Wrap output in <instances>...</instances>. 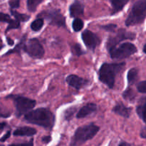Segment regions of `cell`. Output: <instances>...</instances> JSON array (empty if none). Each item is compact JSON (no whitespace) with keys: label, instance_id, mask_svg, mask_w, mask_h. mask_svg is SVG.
<instances>
[{"label":"cell","instance_id":"cell-1","mask_svg":"<svg viewBox=\"0 0 146 146\" xmlns=\"http://www.w3.org/2000/svg\"><path fill=\"white\" fill-rule=\"evenodd\" d=\"M24 120L29 123L37 125L47 130H51L55 124V115L49 109L39 108L24 114Z\"/></svg>","mask_w":146,"mask_h":146},{"label":"cell","instance_id":"cell-2","mask_svg":"<svg viewBox=\"0 0 146 146\" xmlns=\"http://www.w3.org/2000/svg\"><path fill=\"white\" fill-rule=\"evenodd\" d=\"M125 63H104L99 69V80L109 88H113L115 85V76L125 67Z\"/></svg>","mask_w":146,"mask_h":146},{"label":"cell","instance_id":"cell-3","mask_svg":"<svg viewBox=\"0 0 146 146\" xmlns=\"http://www.w3.org/2000/svg\"><path fill=\"white\" fill-rule=\"evenodd\" d=\"M99 130V127L94 123H90L88 125L79 127L75 131L71 145H78L84 144V143L95 137Z\"/></svg>","mask_w":146,"mask_h":146},{"label":"cell","instance_id":"cell-4","mask_svg":"<svg viewBox=\"0 0 146 146\" xmlns=\"http://www.w3.org/2000/svg\"><path fill=\"white\" fill-rule=\"evenodd\" d=\"M146 18V0H138L135 3L125 20L126 27L143 24Z\"/></svg>","mask_w":146,"mask_h":146},{"label":"cell","instance_id":"cell-5","mask_svg":"<svg viewBox=\"0 0 146 146\" xmlns=\"http://www.w3.org/2000/svg\"><path fill=\"white\" fill-rule=\"evenodd\" d=\"M7 98H11L14 101L16 108V115L17 117H20L28 113L32 110L36 104L35 100L27 98L23 96L9 95Z\"/></svg>","mask_w":146,"mask_h":146},{"label":"cell","instance_id":"cell-6","mask_svg":"<svg viewBox=\"0 0 146 146\" xmlns=\"http://www.w3.org/2000/svg\"><path fill=\"white\" fill-rule=\"evenodd\" d=\"M138 51L137 47L134 44L125 42L121 44L118 47L115 46L109 51L111 58L113 59H123L128 58Z\"/></svg>","mask_w":146,"mask_h":146},{"label":"cell","instance_id":"cell-7","mask_svg":"<svg viewBox=\"0 0 146 146\" xmlns=\"http://www.w3.org/2000/svg\"><path fill=\"white\" fill-rule=\"evenodd\" d=\"M23 51L27 53L29 56L34 58H41L44 56V47L37 38H33L25 42Z\"/></svg>","mask_w":146,"mask_h":146},{"label":"cell","instance_id":"cell-8","mask_svg":"<svg viewBox=\"0 0 146 146\" xmlns=\"http://www.w3.org/2000/svg\"><path fill=\"white\" fill-rule=\"evenodd\" d=\"M135 36H136V34L135 33L128 31L124 29H120L115 35L109 37L108 40L107 41V49L109 51L112 48H115L121 41L128 39L134 40L135 38Z\"/></svg>","mask_w":146,"mask_h":146},{"label":"cell","instance_id":"cell-9","mask_svg":"<svg viewBox=\"0 0 146 146\" xmlns=\"http://www.w3.org/2000/svg\"><path fill=\"white\" fill-rule=\"evenodd\" d=\"M42 15L48 20L49 24L58 27H66V19L58 9H50L47 11H43Z\"/></svg>","mask_w":146,"mask_h":146},{"label":"cell","instance_id":"cell-10","mask_svg":"<svg viewBox=\"0 0 146 146\" xmlns=\"http://www.w3.org/2000/svg\"><path fill=\"white\" fill-rule=\"evenodd\" d=\"M81 38L86 46L91 51H94L95 48L101 44V39L99 37L88 29H86L84 32H82Z\"/></svg>","mask_w":146,"mask_h":146},{"label":"cell","instance_id":"cell-11","mask_svg":"<svg viewBox=\"0 0 146 146\" xmlns=\"http://www.w3.org/2000/svg\"><path fill=\"white\" fill-rule=\"evenodd\" d=\"M66 81L70 86L76 88V90H80L81 88H84L89 83L88 80L78 76L76 75H74V74H71V75L68 76L66 78Z\"/></svg>","mask_w":146,"mask_h":146},{"label":"cell","instance_id":"cell-12","mask_svg":"<svg viewBox=\"0 0 146 146\" xmlns=\"http://www.w3.org/2000/svg\"><path fill=\"white\" fill-rule=\"evenodd\" d=\"M84 13V4L80 1L76 0L69 7V14L72 18H78Z\"/></svg>","mask_w":146,"mask_h":146},{"label":"cell","instance_id":"cell-13","mask_svg":"<svg viewBox=\"0 0 146 146\" xmlns=\"http://www.w3.org/2000/svg\"><path fill=\"white\" fill-rule=\"evenodd\" d=\"M97 109H98V107H97L96 104H94V103H88V104L84 106L78 111V112L76 114V118H78V119L86 118L88 115L92 114L93 113L96 112Z\"/></svg>","mask_w":146,"mask_h":146},{"label":"cell","instance_id":"cell-14","mask_svg":"<svg viewBox=\"0 0 146 146\" xmlns=\"http://www.w3.org/2000/svg\"><path fill=\"white\" fill-rule=\"evenodd\" d=\"M132 108L127 107L124 105L123 103L119 102L113 107V112L117 115L122 116L123 118H128L130 117V115L131 113Z\"/></svg>","mask_w":146,"mask_h":146},{"label":"cell","instance_id":"cell-15","mask_svg":"<svg viewBox=\"0 0 146 146\" xmlns=\"http://www.w3.org/2000/svg\"><path fill=\"white\" fill-rule=\"evenodd\" d=\"M36 133V130L28 126L20 127L16 129L13 133L14 136H33Z\"/></svg>","mask_w":146,"mask_h":146},{"label":"cell","instance_id":"cell-16","mask_svg":"<svg viewBox=\"0 0 146 146\" xmlns=\"http://www.w3.org/2000/svg\"><path fill=\"white\" fill-rule=\"evenodd\" d=\"M130 0H111L112 6V12L111 14H117L119 11H122L123 7L126 5Z\"/></svg>","mask_w":146,"mask_h":146},{"label":"cell","instance_id":"cell-17","mask_svg":"<svg viewBox=\"0 0 146 146\" xmlns=\"http://www.w3.org/2000/svg\"><path fill=\"white\" fill-rule=\"evenodd\" d=\"M136 112L138 116L146 123V97L141 101L136 108Z\"/></svg>","mask_w":146,"mask_h":146},{"label":"cell","instance_id":"cell-18","mask_svg":"<svg viewBox=\"0 0 146 146\" xmlns=\"http://www.w3.org/2000/svg\"><path fill=\"white\" fill-rule=\"evenodd\" d=\"M138 70L136 68H133L128 71L127 74V80L129 84H134L138 80Z\"/></svg>","mask_w":146,"mask_h":146},{"label":"cell","instance_id":"cell-19","mask_svg":"<svg viewBox=\"0 0 146 146\" xmlns=\"http://www.w3.org/2000/svg\"><path fill=\"white\" fill-rule=\"evenodd\" d=\"M10 11H11V15L15 18V19H17L19 22H21V21L22 22H26V21H27L30 19V16L24 14H21V13L15 11L14 9H11Z\"/></svg>","mask_w":146,"mask_h":146},{"label":"cell","instance_id":"cell-20","mask_svg":"<svg viewBox=\"0 0 146 146\" xmlns=\"http://www.w3.org/2000/svg\"><path fill=\"white\" fill-rule=\"evenodd\" d=\"M26 36L27 35H24V36L22 37V38L21 39V41H19L18 44L14 47L13 49L10 50L6 54V55H9V54H14V53H17V54H20L21 50H23V48H24V45L26 42Z\"/></svg>","mask_w":146,"mask_h":146},{"label":"cell","instance_id":"cell-21","mask_svg":"<svg viewBox=\"0 0 146 146\" xmlns=\"http://www.w3.org/2000/svg\"><path fill=\"white\" fill-rule=\"evenodd\" d=\"M44 24V21L43 18H38L34 20L31 24V29L34 31H38L42 29Z\"/></svg>","mask_w":146,"mask_h":146},{"label":"cell","instance_id":"cell-22","mask_svg":"<svg viewBox=\"0 0 146 146\" xmlns=\"http://www.w3.org/2000/svg\"><path fill=\"white\" fill-rule=\"evenodd\" d=\"M43 1L44 0H27V9L30 12H34Z\"/></svg>","mask_w":146,"mask_h":146},{"label":"cell","instance_id":"cell-23","mask_svg":"<svg viewBox=\"0 0 146 146\" xmlns=\"http://www.w3.org/2000/svg\"><path fill=\"white\" fill-rule=\"evenodd\" d=\"M72 27L73 29L76 32L81 31V29L84 27V21L81 19L80 18H75L74 20L73 21L72 23Z\"/></svg>","mask_w":146,"mask_h":146},{"label":"cell","instance_id":"cell-24","mask_svg":"<svg viewBox=\"0 0 146 146\" xmlns=\"http://www.w3.org/2000/svg\"><path fill=\"white\" fill-rule=\"evenodd\" d=\"M71 52L74 55L77 56H80L85 54V52L83 51L81 45L78 44H74L71 46Z\"/></svg>","mask_w":146,"mask_h":146},{"label":"cell","instance_id":"cell-25","mask_svg":"<svg viewBox=\"0 0 146 146\" xmlns=\"http://www.w3.org/2000/svg\"><path fill=\"white\" fill-rule=\"evenodd\" d=\"M123 97L124 99L127 100L128 101H131L132 100H133L135 97V93L133 92V91L132 90V88H127L123 94Z\"/></svg>","mask_w":146,"mask_h":146},{"label":"cell","instance_id":"cell-26","mask_svg":"<svg viewBox=\"0 0 146 146\" xmlns=\"http://www.w3.org/2000/svg\"><path fill=\"white\" fill-rule=\"evenodd\" d=\"M76 111V107H71V108L66 110L65 112H64V118H65V119L66 121H70L72 118V117L74 116Z\"/></svg>","mask_w":146,"mask_h":146},{"label":"cell","instance_id":"cell-27","mask_svg":"<svg viewBox=\"0 0 146 146\" xmlns=\"http://www.w3.org/2000/svg\"><path fill=\"white\" fill-rule=\"evenodd\" d=\"M13 21H14V19H12L9 14L0 12V22H5L7 23L8 24H11Z\"/></svg>","mask_w":146,"mask_h":146},{"label":"cell","instance_id":"cell-28","mask_svg":"<svg viewBox=\"0 0 146 146\" xmlns=\"http://www.w3.org/2000/svg\"><path fill=\"white\" fill-rule=\"evenodd\" d=\"M20 27V22L17 21V19H14V21L11 23V24H8L7 29H6V32L11 29H19Z\"/></svg>","mask_w":146,"mask_h":146},{"label":"cell","instance_id":"cell-29","mask_svg":"<svg viewBox=\"0 0 146 146\" xmlns=\"http://www.w3.org/2000/svg\"><path fill=\"white\" fill-rule=\"evenodd\" d=\"M137 89L138 92L141 94H146V81H141L137 85Z\"/></svg>","mask_w":146,"mask_h":146},{"label":"cell","instance_id":"cell-30","mask_svg":"<svg viewBox=\"0 0 146 146\" xmlns=\"http://www.w3.org/2000/svg\"><path fill=\"white\" fill-rule=\"evenodd\" d=\"M101 29L106 30V31H114V30L117 28L116 24H106V25H103L101 26Z\"/></svg>","mask_w":146,"mask_h":146},{"label":"cell","instance_id":"cell-31","mask_svg":"<svg viewBox=\"0 0 146 146\" xmlns=\"http://www.w3.org/2000/svg\"><path fill=\"white\" fill-rule=\"evenodd\" d=\"M9 4L11 8V9H15L19 7L20 0H9Z\"/></svg>","mask_w":146,"mask_h":146},{"label":"cell","instance_id":"cell-32","mask_svg":"<svg viewBox=\"0 0 146 146\" xmlns=\"http://www.w3.org/2000/svg\"><path fill=\"white\" fill-rule=\"evenodd\" d=\"M10 135H11V131H7V132L6 133L5 135H4V136L1 137V138H0V142H2V143L5 142V141H7L8 138H9Z\"/></svg>","mask_w":146,"mask_h":146},{"label":"cell","instance_id":"cell-33","mask_svg":"<svg viewBox=\"0 0 146 146\" xmlns=\"http://www.w3.org/2000/svg\"><path fill=\"white\" fill-rule=\"evenodd\" d=\"M51 139H52V138H51V137L50 136V135H47V136L43 137L42 139H41V141H42L43 143L48 144L51 142Z\"/></svg>","mask_w":146,"mask_h":146},{"label":"cell","instance_id":"cell-34","mask_svg":"<svg viewBox=\"0 0 146 146\" xmlns=\"http://www.w3.org/2000/svg\"><path fill=\"white\" fill-rule=\"evenodd\" d=\"M10 116V113H9L7 112H4V111H1L0 110V118H9Z\"/></svg>","mask_w":146,"mask_h":146},{"label":"cell","instance_id":"cell-35","mask_svg":"<svg viewBox=\"0 0 146 146\" xmlns=\"http://www.w3.org/2000/svg\"><path fill=\"white\" fill-rule=\"evenodd\" d=\"M141 137L143 138H146V127L143 128V129H141Z\"/></svg>","mask_w":146,"mask_h":146},{"label":"cell","instance_id":"cell-36","mask_svg":"<svg viewBox=\"0 0 146 146\" xmlns=\"http://www.w3.org/2000/svg\"><path fill=\"white\" fill-rule=\"evenodd\" d=\"M7 43H8V44L9 46H13V45H14V40H12L11 38H9V37H7Z\"/></svg>","mask_w":146,"mask_h":146},{"label":"cell","instance_id":"cell-37","mask_svg":"<svg viewBox=\"0 0 146 146\" xmlns=\"http://www.w3.org/2000/svg\"><path fill=\"white\" fill-rule=\"evenodd\" d=\"M6 125H7L6 123H0V131H3V129L5 128Z\"/></svg>","mask_w":146,"mask_h":146},{"label":"cell","instance_id":"cell-38","mask_svg":"<svg viewBox=\"0 0 146 146\" xmlns=\"http://www.w3.org/2000/svg\"><path fill=\"white\" fill-rule=\"evenodd\" d=\"M129 143H127L125 142H121L119 143V145H129Z\"/></svg>","mask_w":146,"mask_h":146},{"label":"cell","instance_id":"cell-39","mask_svg":"<svg viewBox=\"0 0 146 146\" xmlns=\"http://www.w3.org/2000/svg\"><path fill=\"white\" fill-rule=\"evenodd\" d=\"M143 52L145 53V54H146V44H145V45L144 46V47H143Z\"/></svg>","mask_w":146,"mask_h":146}]
</instances>
